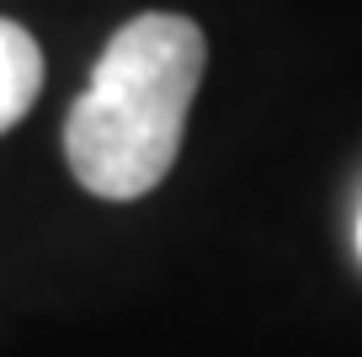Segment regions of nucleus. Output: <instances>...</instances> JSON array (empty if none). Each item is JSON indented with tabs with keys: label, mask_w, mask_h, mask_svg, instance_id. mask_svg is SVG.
<instances>
[{
	"label": "nucleus",
	"mask_w": 362,
	"mask_h": 357,
	"mask_svg": "<svg viewBox=\"0 0 362 357\" xmlns=\"http://www.w3.org/2000/svg\"><path fill=\"white\" fill-rule=\"evenodd\" d=\"M203 64V27L187 16L144 11L117 27L64 123V155L80 187L107 203L155 192L176 166Z\"/></svg>",
	"instance_id": "f257e3e1"
},
{
	"label": "nucleus",
	"mask_w": 362,
	"mask_h": 357,
	"mask_svg": "<svg viewBox=\"0 0 362 357\" xmlns=\"http://www.w3.org/2000/svg\"><path fill=\"white\" fill-rule=\"evenodd\" d=\"M37 86H43V54L33 33L0 16V134L33 112Z\"/></svg>",
	"instance_id": "f03ea898"
},
{
	"label": "nucleus",
	"mask_w": 362,
	"mask_h": 357,
	"mask_svg": "<svg viewBox=\"0 0 362 357\" xmlns=\"http://www.w3.org/2000/svg\"><path fill=\"white\" fill-rule=\"evenodd\" d=\"M357 256H362V213H357Z\"/></svg>",
	"instance_id": "7ed1b4c3"
}]
</instances>
